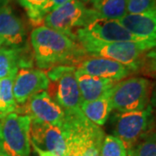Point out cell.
Returning a JSON list of instances; mask_svg holds the SVG:
<instances>
[{
    "mask_svg": "<svg viewBox=\"0 0 156 156\" xmlns=\"http://www.w3.org/2000/svg\"><path fill=\"white\" fill-rule=\"evenodd\" d=\"M30 44L37 66L42 69L56 66L76 68L88 56L76 40L45 25L31 31Z\"/></svg>",
    "mask_w": 156,
    "mask_h": 156,
    "instance_id": "cell-1",
    "label": "cell"
},
{
    "mask_svg": "<svg viewBox=\"0 0 156 156\" xmlns=\"http://www.w3.org/2000/svg\"><path fill=\"white\" fill-rule=\"evenodd\" d=\"M17 70L0 80V119L16 113L17 104L13 94V83Z\"/></svg>",
    "mask_w": 156,
    "mask_h": 156,
    "instance_id": "cell-20",
    "label": "cell"
},
{
    "mask_svg": "<svg viewBox=\"0 0 156 156\" xmlns=\"http://www.w3.org/2000/svg\"><path fill=\"white\" fill-rule=\"evenodd\" d=\"M100 156H128V150L119 138L108 134L102 140Z\"/></svg>",
    "mask_w": 156,
    "mask_h": 156,
    "instance_id": "cell-22",
    "label": "cell"
},
{
    "mask_svg": "<svg viewBox=\"0 0 156 156\" xmlns=\"http://www.w3.org/2000/svg\"><path fill=\"white\" fill-rule=\"evenodd\" d=\"M26 29L23 20L6 3L0 8V40L4 46L26 47Z\"/></svg>",
    "mask_w": 156,
    "mask_h": 156,
    "instance_id": "cell-13",
    "label": "cell"
},
{
    "mask_svg": "<svg viewBox=\"0 0 156 156\" xmlns=\"http://www.w3.org/2000/svg\"><path fill=\"white\" fill-rule=\"evenodd\" d=\"M23 115L31 120L53 125L62 126L65 117V110L50 97L46 91L40 92L30 97L21 108Z\"/></svg>",
    "mask_w": 156,
    "mask_h": 156,
    "instance_id": "cell-11",
    "label": "cell"
},
{
    "mask_svg": "<svg viewBox=\"0 0 156 156\" xmlns=\"http://www.w3.org/2000/svg\"><path fill=\"white\" fill-rule=\"evenodd\" d=\"M156 9V0H128V14H139Z\"/></svg>",
    "mask_w": 156,
    "mask_h": 156,
    "instance_id": "cell-24",
    "label": "cell"
},
{
    "mask_svg": "<svg viewBox=\"0 0 156 156\" xmlns=\"http://www.w3.org/2000/svg\"><path fill=\"white\" fill-rule=\"evenodd\" d=\"M76 70L73 66H56L46 72L49 78L46 92L64 110L80 108L83 102Z\"/></svg>",
    "mask_w": 156,
    "mask_h": 156,
    "instance_id": "cell-8",
    "label": "cell"
},
{
    "mask_svg": "<svg viewBox=\"0 0 156 156\" xmlns=\"http://www.w3.org/2000/svg\"><path fill=\"white\" fill-rule=\"evenodd\" d=\"M75 36L88 56H100L118 62L132 72L140 69L143 56L156 46V40L152 39L142 42L107 43L79 33H75Z\"/></svg>",
    "mask_w": 156,
    "mask_h": 156,
    "instance_id": "cell-3",
    "label": "cell"
},
{
    "mask_svg": "<svg viewBox=\"0 0 156 156\" xmlns=\"http://www.w3.org/2000/svg\"><path fill=\"white\" fill-rule=\"evenodd\" d=\"M140 69L147 75L156 76V46L143 56Z\"/></svg>",
    "mask_w": 156,
    "mask_h": 156,
    "instance_id": "cell-25",
    "label": "cell"
},
{
    "mask_svg": "<svg viewBox=\"0 0 156 156\" xmlns=\"http://www.w3.org/2000/svg\"><path fill=\"white\" fill-rule=\"evenodd\" d=\"M30 136V143L34 147L57 156L65 155L66 136L61 126L31 120Z\"/></svg>",
    "mask_w": 156,
    "mask_h": 156,
    "instance_id": "cell-10",
    "label": "cell"
},
{
    "mask_svg": "<svg viewBox=\"0 0 156 156\" xmlns=\"http://www.w3.org/2000/svg\"><path fill=\"white\" fill-rule=\"evenodd\" d=\"M19 5L25 10L30 22L37 27L44 22V9L49 0H17Z\"/></svg>",
    "mask_w": 156,
    "mask_h": 156,
    "instance_id": "cell-21",
    "label": "cell"
},
{
    "mask_svg": "<svg viewBox=\"0 0 156 156\" xmlns=\"http://www.w3.org/2000/svg\"><path fill=\"white\" fill-rule=\"evenodd\" d=\"M25 48H0V80L19 68H31V62L24 54Z\"/></svg>",
    "mask_w": 156,
    "mask_h": 156,
    "instance_id": "cell-17",
    "label": "cell"
},
{
    "mask_svg": "<svg viewBox=\"0 0 156 156\" xmlns=\"http://www.w3.org/2000/svg\"><path fill=\"white\" fill-rule=\"evenodd\" d=\"M31 119L12 113L0 119V151L8 156L30 155Z\"/></svg>",
    "mask_w": 156,
    "mask_h": 156,
    "instance_id": "cell-5",
    "label": "cell"
},
{
    "mask_svg": "<svg viewBox=\"0 0 156 156\" xmlns=\"http://www.w3.org/2000/svg\"><path fill=\"white\" fill-rule=\"evenodd\" d=\"M149 106L152 108V109H153V111H154L156 116V83L152 88L150 101H149Z\"/></svg>",
    "mask_w": 156,
    "mask_h": 156,
    "instance_id": "cell-27",
    "label": "cell"
},
{
    "mask_svg": "<svg viewBox=\"0 0 156 156\" xmlns=\"http://www.w3.org/2000/svg\"><path fill=\"white\" fill-rule=\"evenodd\" d=\"M3 42H2V41H1V40H0V48H1V47H2V46H3Z\"/></svg>",
    "mask_w": 156,
    "mask_h": 156,
    "instance_id": "cell-32",
    "label": "cell"
},
{
    "mask_svg": "<svg viewBox=\"0 0 156 156\" xmlns=\"http://www.w3.org/2000/svg\"><path fill=\"white\" fill-rule=\"evenodd\" d=\"M97 18L100 17L92 8H87L78 0H70L47 14L44 23L45 26L76 40L73 30L84 28Z\"/></svg>",
    "mask_w": 156,
    "mask_h": 156,
    "instance_id": "cell-6",
    "label": "cell"
},
{
    "mask_svg": "<svg viewBox=\"0 0 156 156\" xmlns=\"http://www.w3.org/2000/svg\"><path fill=\"white\" fill-rule=\"evenodd\" d=\"M90 4L100 18L119 20L128 13V0H92Z\"/></svg>",
    "mask_w": 156,
    "mask_h": 156,
    "instance_id": "cell-19",
    "label": "cell"
},
{
    "mask_svg": "<svg viewBox=\"0 0 156 156\" xmlns=\"http://www.w3.org/2000/svg\"><path fill=\"white\" fill-rule=\"evenodd\" d=\"M49 78L41 69L20 68L13 83V94L17 104H23L36 94L48 89Z\"/></svg>",
    "mask_w": 156,
    "mask_h": 156,
    "instance_id": "cell-12",
    "label": "cell"
},
{
    "mask_svg": "<svg viewBox=\"0 0 156 156\" xmlns=\"http://www.w3.org/2000/svg\"><path fill=\"white\" fill-rule=\"evenodd\" d=\"M7 3V0H0V8Z\"/></svg>",
    "mask_w": 156,
    "mask_h": 156,
    "instance_id": "cell-30",
    "label": "cell"
},
{
    "mask_svg": "<svg viewBox=\"0 0 156 156\" xmlns=\"http://www.w3.org/2000/svg\"><path fill=\"white\" fill-rule=\"evenodd\" d=\"M128 156H132V154H131V153H130L129 151H128Z\"/></svg>",
    "mask_w": 156,
    "mask_h": 156,
    "instance_id": "cell-33",
    "label": "cell"
},
{
    "mask_svg": "<svg viewBox=\"0 0 156 156\" xmlns=\"http://www.w3.org/2000/svg\"><path fill=\"white\" fill-rule=\"evenodd\" d=\"M33 147V148L35 149V151L37 153V154L38 156H57L55 154H53V153H51V152H49V151H45V150H42V149H40L38 147Z\"/></svg>",
    "mask_w": 156,
    "mask_h": 156,
    "instance_id": "cell-28",
    "label": "cell"
},
{
    "mask_svg": "<svg viewBox=\"0 0 156 156\" xmlns=\"http://www.w3.org/2000/svg\"><path fill=\"white\" fill-rule=\"evenodd\" d=\"M66 136L64 156H100L105 134L101 127L90 122L80 108L66 109L62 124Z\"/></svg>",
    "mask_w": 156,
    "mask_h": 156,
    "instance_id": "cell-2",
    "label": "cell"
},
{
    "mask_svg": "<svg viewBox=\"0 0 156 156\" xmlns=\"http://www.w3.org/2000/svg\"><path fill=\"white\" fill-rule=\"evenodd\" d=\"M80 110L94 124L99 127L103 126L113 111L110 92L97 100L83 101Z\"/></svg>",
    "mask_w": 156,
    "mask_h": 156,
    "instance_id": "cell-18",
    "label": "cell"
},
{
    "mask_svg": "<svg viewBox=\"0 0 156 156\" xmlns=\"http://www.w3.org/2000/svg\"><path fill=\"white\" fill-rule=\"evenodd\" d=\"M118 21L139 37L156 40V9L139 14H127Z\"/></svg>",
    "mask_w": 156,
    "mask_h": 156,
    "instance_id": "cell-16",
    "label": "cell"
},
{
    "mask_svg": "<svg viewBox=\"0 0 156 156\" xmlns=\"http://www.w3.org/2000/svg\"><path fill=\"white\" fill-rule=\"evenodd\" d=\"M128 151L132 156H156V131H151Z\"/></svg>",
    "mask_w": 156,
    "mask_h": 156,
    "instance_id": "cell-23",
    "label": "cell"
},
{
    "mask_svg": "<svg viewBox=\"0 0 156 156\" xmlns=\"http://www.w3.org/2000/svg\"><path fill=\"white\" fill-rule=\"evenodd\" d=\"M76 77L83 101H91L108 95L115 82L91 76L76 69Z\"/></svg>",
    "mask_w": 156,
    "mask_h": 156,
    "instance_id": "cell-15",
    "label": "cell"
},
{
    "mask_svg": "<svg viewBox=\"0 0 156 156\" xmlns=\"http://www.w3.org/2000/svg\"><path fill=\"white\" fill-rule=\"evenodd\" d=\"M155 126V115L149 105L145 109L132 112H115L110 118L113 135L121 140L130 150Z\"/></svg>",
    "mask_w": 156,
    "mask_h": 156,
    "instance_id": "cell-4",
    "label": "cell"
},
{
    "mask_svg": "<svg viewBox=\"0 0 156 156\" xmlns=\"http://www.w3.org/2000/svg\"><path fill=\"white\" fill-rule=\"evenodd\" d=\"M74 33H79L101 42H142L141 38L128 31L118 20L97 18L86 27L77 29ZM153 40V39H152Z\"/></svg>",
    "mask_w": 156,
    "mask_h": 156,
    "instance_id": "cell-9",
    "label": "cell"
},
{
    "mask_svg": "<svg viewBox=\"0 0 156 156\" xmlns=\"http://www.w3.org/2000/svg\"><path fill=\"white\" fill-rule=\"evenodd\" d=\"M70 0H49V3L44 9V17L50 12L56 10V8L60 7L62 5L66 4Z\"/></svg>",
    "mask_w": 156,
    "mask_h": 156,
    "instance_id": "cell-26",
    "label": "cell"
},
{
    "mask_svg": "<svg viewBox=\"0 0 156 156\" xmlns=\"http://www.w3.org/2000/svg\"><path fill=\"white\" fill-rule=\"evenodd\" d=\"M78 1L82 2V3H83V4H84V5H87V4L91 3V1H92V0H78Z\"/></svg>",
    "mask_w": 156,
    "mask_h": 156,
    "instance_id": "cell-29",
    "label": "cell"
},
{
    "mask_svg": "<svg viewBox=\"0 0 156 156\" xmlns=\"http://www.w3.org/2000/svg\"><path fill=\"white\" fill-rule=\"evenodd\" d=\"M151 82L144 77H131L115 83L110 91L113 110L132 112L145 109L149 105Z\"/></svg>",
    "mask_w": 156,
    "mask_h": 156,
    "instance_id": "cell-7",
    "label": "cell"
},
{
    "mask_svg": "<svg viewBox=\"0 0 156 156\" xmlns=\"http://www.w3.org/2000/svg\"><path fill=\"white\" fill-rule=\"evenodd\" d=\"M0 156H8V155H6L5 154V153H3L2 151H0Z\"/></svg>",
    "mask_w": 156,
    "mask_h": 156,
    "instance_id": "cell-31",
    "label": "cell"
},
{
    "mask_svg": "<svg viewBox=\"0 0 156 156\" xmlns=\"http://www.w3.org/2000/svg\"><path fill=\"white\" fill-rule=\"evenodd\" d=\"M76 69L97 77L108 79L114 82L121 81L131 74V70L123 64L108 58L89 56Z\"/></svg>",
    "mask_w": 156,
    "mask_h": 156,
    "instance_id": "cell-14",
    "label": "cell"
}]
</instances>
